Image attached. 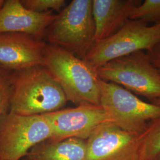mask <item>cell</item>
<instances>
[{
  "mask_svg": "<svg viewBox=\"0 0 160 160\" xmlns=\"http://www.w3.org/2000/svg\"><path fill=\"white\" fill-rule=\"evenodd\" d=\"M9 112L24 116L41 115L61 110L68 102L62 88L43 66L12 74Z\"/></svg>",
  "mask_w": 160,
  "mask_h": 160,
  "instance_id": "obj_1",
  "label": "cell"
},
{
  "mask_svg": "<svg viewBox=\"0 0 160 160\" xmlns=\"http://www.w3.org/2000/svg\"><path fill=\"white\" fill-rule=\"evenodd\" d=\"M43 66L61 87L68 101L77 106H100V78L85 60L60 46L46 45Z\"/></svg>",
  "mask_w": 160,
  "mask_h": 160,
  "instance_id": "obj_2",
  "label": "cell"
},
{
  "mask_svg": "<svg viewBox=\"0 0 160 160\" xmlns=\"http://www.w3.org/2000/svg\"><path fill=\"white\" fill-rule=\"evenodd\" d=\"M92 6V0L72 1L48 29V40L84 59L94 43Z\"/></svg>",
  "mask_w": 160,
  "mask_h": 160,
  "instance_id": "obj_3",
  "label": "cell"
},
{
  "mask_svg": "<svg viewBox=\"0 0 160 160\" xmlns=\"http://www.w3.org/2000/svg\"><path fill=\"white\" fill-rule=\"evenodd\" d=\"M101 80L122 86L151 102L160 100V73L145 51L119 58L96 70Z\"/></svg>",
  "mask_w": 160,
  "mask_h": 160,
  "instance_id": "obj_4",
  "label": "cell"
},
{
  "mask_svg": "<svg viewBox=\"0 0 160 160\" xmlns=\"http://www.w3.org/2000/svg\"><path fill=\"white\" fill-rule=\"evenodd\" d=\"M160 43V23L151 26L128 20L116 33L94 43L84 58L97 69L110 61L138 51H148Z\"/></svg>",
  "mask_w": 160,
  "mask_h": 160,
  "instance_id": "obj_5",
  "label": "cell"
},
{
  "mask_svg": "<svg viewBox=\"0 0 160 160\" xmlns=\"http://www.w3.org/2000/svg\"><path fill=\"white\" fill-rule=\"evenodd\" d=\"M99 84L100 106L122 129L139 135L151 122L160 118L159 106L143 102L113 82L100 78Z\"/></svg>",
  "mask_w": 160,
  "mask_h": 160,
  "instance_id": "obj_6",
  "label": "cell"
},
{
  "mask_svg": "<svg viewBox=\"0 0 160 160\" xmlns=\"http://www.w3.org/2000/svg\"><path fill=\"white\" fill-rule=\"evenodd\" d=\"M51 137V128L42 114L24 116L8 111L0 118V160H20Z\"/></svg>",
  "mask_w": 160,
  "mask_h": 160,
  "instance_id": "obj_7",
  "label": "cell"
},
{
  "mask_svg": "<svg viewBox=\"0 0 160 160\" xmlns=\"http://www.w3.org/2000/svg\"><path fill=\"white\" fill-rule=\"evenodd\" d=\"M51 129L49 141H60L75 138L87 140L97 127L113 122L101 106L81 105L42 114Z\"/></svg>",
  "mask_w": 160,
  "mask_h": 160,
  "instance_id": "obj_8",
  "label": "cell"
},
{
  "mask_svg": "<svg viewBox=\"0 0 160 160\" xmlns=\"http://www.w3.org/2000/svg\"><path fill=\"white\" fill-rule=\"evenodd\" d=\"M86 160H139L138 135L103 123L87 139Z\"/></svg>",
  "mask_w": 160,
  "mask_h": 160,
  "instance_id": "obj_9",
  "label": "cell"
},
{
  "mask_svg": "<svg viewBox=\"0 0 160 160\" xmlns=\"http://www.w3.org/2000/svg\"><path fill=\"white\" fill-rule=\"evenodd\" d=\"M46 45L32 36L0 34V67L15 71L43 66Z\"/></svg>",
  "mask_w": 160,
  "mask_h": 160,
  "instance_id": "obj_10",
  "label": "cell"
},
{
  "mask_svg": "<svg viewBox=\"0 0 160 160\" xmlns=\"http://www.w3.org/2000/svg\"><path fill=\"white\" fill-rule=\"evenodd\" d=\"M57 16L51 12L29 10L19 0L4 1L0 7V34L20 33L38 39L44 34Z\"/></svg>",
  "mask_w": 160,
  "mask_h": 160,
  "instance_id": "obj_11",
  "label": "cell"
},
{
  "mask_svg": "<svg viewBox=\"0 0 160 160\" xmlns=\"http://www.w3.org/2000/svg\"><path fill=\"white\" fill-rule=\"evenodd\" d=\"M140 0H92V11L95 23L94 43L108 38L129 20L132 10Z\"/></svg>",
  "mask_w": 160,
  "mask_h": 160,
  "instance_id": "obj_12",
  "label": "cell"
},
{
  "mask_svg": "<svg viewBox=\"0 0 160 160\" xmlns=\"http://www.w3.org/2000/svg\"><path fill=\"white\" fill-rule=\"evenodd\" d=\"M87 140L71 138L60 141L49 140L31 149L28 160H86Z\"/></svg>",
  "mask_w": 160,
  "mask_h": 160,
  "instance_id": "obj_13",
  "label": "cell"
},
{
  "mask_svg": "<svg viewBox=\"0 0 160 160\" xmlns=\"http://www.w3.org/2000/svg\"><path fill=\"white\" fill-rule=\"evenodd\" d=\"M139 160H155L160 155V118L138 135Z\"/></svg>",
  "mask_w": 160,
  "mask_h": 160,
  "instance_id": "obj_14",
  "label": "cell"
},
{
  "mask_svg": "<svg viewBox=\"0 0 160 160\" xmlns=\"http://www.w3.org/2000/svg\"><path fill=\"white\" fill-rule=\"evenodd\" d=\"M129 20L145 23L157 22L160 20V0L143 1L132 10Z\"/></svg>",
  "mask_w": 160,
  "mask_h": 160,
  "instance_id": "obj_15",
  "label": "cell"
},
{
  "mask_svg": "<svg viewBox=\"0 0 160 160\" xmlns=\"http://www.w3.org/2000/svg\"><path fill=\"white\" fill-rule=\"evenodd\" d=\"M8 71L0 67V118L8 112L10 108L12 81Z\"/></svg>",
  "mask_w": 160,
  "mask_h": 160,
  "instance_id": "obj_16",
  "label": "cell"
},
{
  "mask_svg": "<svg viewBox=\"0 0 160 160\" xmlns=\"http://www.w3.org/2000/svg\"><path fill=\"white\" fill-rule=\"evenodd\" d=\"M21 2L29 10L39 12L60 11L66 4L65 0H22Z\"/></svg>",
  "mask_w": 160,
  "mask_h": 160,
  "instance_id": "obj_17",
  "label": "cell"
},
{
  "mask_svg": "<svg viewBox=\"0 0 160 160\" xmlns=\"http://www.w3.org/2000/svg\"><path fill=\"white\" fill-rule=\"evenodd\" d=\"M146 52L151 63L160 73V43Z\"/></svg>",
  "mask_w": 160,
  "mask_h": 160,
  "instance_id": "obj_18",
  "label": "cell"
},
{
  "mask_svg": "<svg viewBox=\"0 0 160 160\" xmlns=\"http://www.w3.org/2000/svg\"><path fill=\"white\" fill-rule=\"evenodd\" d=\"M151 103H153V104H156V105H157V106H160V100H155V101H153V102H151Z\"/></svg>",
  "mask_w": 160,
  "mask_h": 160,
  "instance_id": "obj_19",
  "label": "cell"
},
{
  "mask_svg": "<svg viewBox=\"0 0 160 160\" xmlns=\"http://www.w3.org/2000/svg\"><path fill=\"white\" fill-rule=\"evenodd\" d=\"M4 2V0H0V7L3 5Z\"/></svg>",
  "mask_w": 160,
  "mask_h": 160,
  "instance_id": "obj_20",
  "label": "cell"
},
{
  "mask_svg": "<svg viewBox=\"0 0 160 160\" xmlns=\"http://www.w3.org/2000/svg\"><path fill=\"white\" fill-rule=\"evenodd\" d=\"M155 160H160V155H159V156H158V157H157V158H156V159H155Z\"/></svg>",
  "mask_w": 160,
  "mask_h": 160,
  "instance_id": "obj_21",
  "label": "cell"
},
{
  "mask_svg": "<svg viewBox=\"0 0 160 160\" xmlns=\"http://www.w3.org/2000/svg\"><path fill=\"white\" fill-rule=\"evenodd\" d=\"M156 23H160V20H159V21H158L157 22H156Z\"/></svg>",
  "mask_w": 160,
  "mask_h": 160,
  "instance_id": "obj_22",
  "label": "cell"
},
{
  "mask_svg": "<svg viewBox=\"0 0 160 160\" xmlns=\"http://www.w3.org/2000/svg\"><path fill=\"white\" fill-rule=\"evenodd\" d=\"M27 160V159H26V160Z\"/></svg>",
  "mask_w": 160,
  "mask_h": 160,
  "instance_id": "obj_23",
  "label": "cell"
}]
</instances>
